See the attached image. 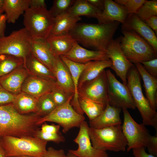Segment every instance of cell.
<instances>
[{
    "mask_svg": "<svg viewBox=\"0 0 157 157\" xmlns=\"http://www.w3.org/2000/svg\"><path fill=\"white\" fill-rule=\"evenodd\" d=\"M119 24L117 22L107 24L77 23L69 34L85 47L106 51Z\"/></svg>",
    "mask_w": 157,
    "mask_h": 157,
    "instance_id": "cell-1",
    "label": "cell"
},
{
    "mask_svg": "<svg viewBox=\"0 0 157 157\" xmlns=\"http://www.w3.org/2000/svg\"><path fill=\"white\" fill-rule=\"evenodd\" d=\"M0 140L6 157L24 155L42 157L47 150V142L36 136H6L0 137Z\"/></svg>",
    "mask_w": 157,
    "mask_h": 157,
    "instance_id": "cell-2",
    "label": "cell"
},
{
    "mask_svg": "<svg viewBox=\"0 0 157 157\" xmlns=\"http://www.w3.org/2000/svg\"><path fill=\"white\" fill-rule=\"evenodd\" d=\"M141 77L134 65L129 70L127 75V85L136 108L139 112L144 125L153 127L157 131V112L152 108L143 93Z\"/></svg>",
    "mask_w": 157,
    "mask_h": 157,
    "instance_id": "cell-3",
    "label": "cell"
},
{
    "mask_svg": "<svg viewBox=\"0 0 157 157\" xmlns=\"http://www.w3.org/2000/svg\"><path fill=\"white\" fill-rule=\"evenodd\" d=\"M121 48L131 63H141L157 58V53L145 40L132 30H122Z\"/></svg>",
    "mask_w": 157,
    "mask_h": 157,
    "instance_id": "cell-4",
    "label": "cell"
},
{
    "mask_svg": "<svg viewBox=\"0 0 157 157\" xmlns=\"http://www.w3.org/2000/svg\"><path fill=\"white\" fill-rule=\"evenodd\" d=\"M89 135L93 146L106 151H125L127 146L121 125L100 129L89 127Z\"/></svg>",
    "mask_w": 157,
    "mask_h": 157,
    "instance_id": "cell-5",
    "label": "cell"
},
{
    "mask_svg": "<svg viewBox=\"0 0 157 157\" xmlns=\"http://www.w3.org/2000/svg\"><path fill=\"white\" fill-rule=\"evenodd\" d=\"M23 24L32 39L46 40L54 24V18L47 8H28L23 14Z\"/></svg>",
    "mask_w": 157,
    "mask_h": 157,
    "instance_id": "cell-6",
    "label": "cell"
},
{
    "mask_svg": "<svg viewBox=\"0 0 157 157\" xmlns=\"http://www.w3.org/2000/svg\"><path fill=\"white\" fill-rule=\"evenodd\" d=\"M32 39L24 28L14 31L8 36L0 38V55L22 58L24 64L26 57L31 53Z\"/></svg>",
    "mask_w": 157,
    "mask_h": 157,
    "instance_id": "cell-7",
    "label": "cell"
},
{
    "mask_svg": "<svg viewBox=\"0 0 157 157\" xmlns=\"http://www.w3.org/2000/svg\"><path fill=\"white\" fill-rule=\"evenodd\" d=\"M73 96H70L63 104L57 107L50 114L41 117L38 124L39 126L46 122L56 123L63 128V132L66 133L74 127L79 128L85 121L83 115L78 113L71 104Z\"/></svg>",
    "mask_w": 157,
    "mask_h": 157,
    "instance_id": "cell-8",
    "label": "cell"
},
{
    "mask_svg": "<svg viewBox=\"0 0 157 157\" xmlns=\"http://www.w3.org/2000/svg\"><path fill=\"white\" fill-rule=\"evenodd\" d=\"M124 121L122 129L127 142V152L133 149L147 148L151 135L145 126L137 123L127 109H122Z\"/></svg>",
    "mask_w": 157,
    "mask_h": 157,
    "instance_id": "cell-9",
    "label": "cell"
},
{
    "mask_svg": "<svg viewBox=\"0 0 157 157\" xmlns=\"http://www.w3.org/2000/svg\"><path fill=\"white\" fill-rule=\"evenodd\" d=\"M106 72L108 103L121 109H135L136 107L127 85L119 81L110 70L107 69Z\"/></svg>",
    "mask_w": 157,
    "mask_h": 157,
    "instance_id": "cell-10",
    "label": "cell"
},
{
    "mask_svg": "<svg viewBox=\"0 0 157 157\" xmlns=\"http://www.w3.org/2000/svg\"><path fill=\"white\" fill-rule=\"evenodd\" d=\"M23 118L12 104L0 106V137H16L22 128Z\"/></svg>",
    "mask_w": 157,
    "mask_h": 157,
    "instance_id": "cell-11",
    "label": "cell"
},
{
    "mask_svg": "<svg viewBox=\"0 0 157 157\" xmlns=\"http://www.w3.org/2000/svg\"><path fill=\"white\" fill-rule=\"evenodd\" d=\"M120 37L113 39L108 46L106 51L111 60L110 67L121 79L123 83L127 85V75L129 69L134 65L126 58L120 45Z\"/></svg>",
    "mask_w": 157,
    "mask_h": 157,
    "instance_id": "cell-12",
    "label": "cell"
},
{
    "mask_svg": "<svg viewBox=\"0 0 157 157\" xmlns=\"http://www.w3.org/2000/svg\"><path fill=\"white\" fill-rule=\"evenodd\" d=\"M78 94L106 106L108 100L106 71L95 79L84 84L78 88Z\"/></svg>",
    "mask_w": 157,
    "mask_h": 157,
    "instance_id": "cell-13",
    "label": "cell"
},
{
    "mask_svg": "<svg viewBox=\"0 0 157 157\" xmlns=\"http://www.w3.org/2000/svg\"><path fill=\"white\" fill-rule=\"evenodd\" d=\"M89 127L85 121L81 123L78 134L74 140L78 148L69 151L77 157H108L106 151L97 149L92 145L89 134Z\"/></svg>",
    "mask_w": 157,
    "mask_h": 157,
    "instance_id": "cell-14",
    "label": "cell"
},
{
    "mask_svg": "<svg viewBox=\"0 0 157 157\" xmlns=\"http://www.w3.org/2000/svg\"><path fill=\"white\" fill-rule=\"evenodd\" d=\"M122 30H132L147 41L157 52V37L155 32L136 14L128 15Z\"/></svg>",
    "mask_w": 157,
    "mask_h": 157,
    "instance_id": "cell-15",
    "label": "cell"
},
{
    "mask_svg": "<svg viewBox=\"0 0 157 157\" xmlns=\"http://www.w3.org/2000/svg\"><path fill=\"white\" fill-rule=\"evenodd\" d=\"M55 82L54 80L29 75L23 84L22 91L38 99L51 92Z\"/></svg>",
    "mask_w": 157,
    "mask_h": 157,
    "instance_id": "cell-16",
    "label": "cell"
},
{
    "mask_svg": "<svg viewBox=\"0 0 157 157\" xmlns=\"http://www.w3.org/2000/svg\"><path fill=\"white\" fill-rule=\"evenodd\" d=\"M129 14L125 7L112 0H105L104 10L98 15L99 23L117 22L123 24Z\"/></svg>",
    "mask_w": 157,
    "mask_h": 157,
    "instance_id": "cell-17",
    "label": "cell"
},
{
    "mask_svg": "<svg viewBox=\"0 0 157 157\" xmlns=\"http://www.w3.org/2000/svg\"><path fill=\"white\" fill-rule=\"evenodd\" d=\"M63 56L73 61L81 64L109 59L106 51L89 50L82 47L77 42L69 52Z\"/></svg>",
    "mask_w": 157,
    "mask_h": 157,
    "instance_id": "cell-18",
    "label": "cell"
},
{
    "mask_svg": "<svg viewBox=\"0 0 157 157\" xmlns=\"http://www.w3.org/2000/svg\"><path fill=\"white\" fill-rule=\"evenodd\" d=\"M28 75L24 65L21 66L0 77V85L9 92L17 94L22 92L23 84Z\"/></svg>",
    "mask_w": 157,
    "mask_h": 157,
    "instance_id": "cell-19",
    "label": "cell"
},
{
    "mask_svg": "<svg viewBox=\"0 0 157 157\" xmlns=\"http://www.w3.org/2000/svg\"><path fill=\"white\" fill-rule=\"evenodd\" d=\"M121 109L110 105L108 103L101 113L93 120L89 121V127L100 129L121 125L120 117Z\"/></svg>",
    "mask_w": 157,
    "mask_h": 157,
    "instance_id": "cell-20",
    "label": "cell"
},
{
    "mask_svg": "<svg viewBox=\"0 0 157 157\" xmlns=\"http://www.w3.org/2000/svg\"><path fill=\"white\" fill-rule=\"evenodd\" d=\"M31 53L53 73L57 56L52 51L46 40L32 39Z\"/></svg>",
    "mask_w": 157,
    "mask_h": 157,
    "instance_id": "cell-21",
    "label": "cell"
},
{
    "mask_svg": "<svg viewBox=\"0 0 157 157\" xmlns=\"http://www.w3.org/2000/svg\"><path fill=\"white\" fill-rule=\"evenodd\" d=\"M53 73L56 84L69 96L73 95L74 88L70 71L60 56H57Z\"/></svg>",
    "mask_w": 157,
    "mask_h": 157,
    "instance_id": "cell-22",
    "label": "cell"
},
{
    "mask_svg": "<svg viewBox=\"0 0 157 157\" xmlns=\"http://www.w3.org/2000/svg\"><path fill=\"white\" fill-rule=\"evenodd\" d=\"M60 57L68 68L73 82L74 93L71 101V104L78 113L83 115L84 113L81 109L78 102V83L81 74L85 67L87 63H78L71 60L64 56H61Z\"/></svg>",
    "mask_w": 157,
    "mask_h": 157,
    "instance_id": "cell-23",
    "label": "cell"
},
{
    "mask_svg": "<svg viewBox=\"0 0 157 157\" xmlns=\"http://www.w3.org/2000/svg\"><path fill=\"white\" fill-rule=\"evenodd\" d=\"M143 82L146 96L152 108L157 109V78L149 74L140 63H135Z\"/></svg>",
    "mask_w": 157,
    "mask_h": 157,
    "instance_id": "cell-24",
    "label": "cell"
},
{
    "mask_svg": "<svg viewBox=\"0 0 157 157\" xmlns=\"http://www.w3.org/2000/svg\"><path fill=\"white\" fill-rule=\"evenodd\" d=\"M111 65V61L110 59L92 61L87 63L79 78L78 88L85 83L96 78L105 69L110 68Z\"/></svg>",
    "mask_w": 157,
    "mask_h": 157,
    "instance_id": "cell-25",
    "label": "cell"
},
{
    "mask_svg": "<svg viewBox=\"0 0 157 157\" xmlns=\"http://www.w3.org/2000/svg\"><path fill=\"white\" fill-rule=\"evenodd\" d=\"M46 41L54 54L59 56L68 53L77 42L69 34L49 36Z\"/></svg>",
    "mask_w": 157,
    "mask_h": 157,
    "instance_id": "cell-26",
    "label": "cell"
},
{
    "mask_svg": "<svg viewBox=\"0 0 157 157\" xmlns=\"http://www.w3.org/2000/svg\"><path fill=\"white\" fill-rule=\"evenodd\" d=\"M81 19L80 17H74L67 13L55 17L54 25L49 36L69 34Z\"/></svg>",
    "mask_w": 157,
    "mask_h": 157,
    "instance_id": "cell-27",
    "label": "cell"
},
{
    "mask_svg": "<svg viewBox=\"0 0 157 157\" xmlns=\"http://www.w3.org/2000/svg\"><path fill=\"white\" fill-rule=\"evenodd\" d=\"M23 65L29 75L56 81L53 73L31 53L26 57Z\"/></svg>",
    "mask_w": 157,
    "mask_h": 157,
    "instance_id": "cell-28",
    "label": "cell"
},
{
    "mask_svg": "<svg viewBox=\"0 0 157 157\" xmlns=\"http://www.w3.org/2000/svg\"><path fill=\"white\" fill-rule=\"evenodd\" d=\"M38 99L23 92L15 95L12 103L16 110L22 115L35 113Z\"/></svg>",
    "mask_w": 157,
    "mask_h": 157,
    "instance_id": "cell-29",
    "label": "cell"
},
{
    "mask_svg": "<svg viewBox=\"0 0 157 157\" xmlns=\"http://www.w3.org/2000/svg\"><path fill=\"white\" fill-rule=\"evenodd\" d=\"M28 8L29 0H4L3 9L7 22L15 23Z\"/></svg>",
    "mask_w": 157,
    "mask_h": 157,
    "instance_id": "cell-30",
    "label": "cell"
},
{
    "mask_svg": "<svg viewBox=\"0 0 157 157\" xmlns=\"http://www.w3.org/2000/svg\"><path fill=\"white\" fill-rule=\"evenodd\" d=\"M101 11L90 4L87 0H76L67 13L74 17L84 16L97 18Z\"/></svg>",
    "mask_w": 157,
    "mask_h": 157,
    "instance_id": "cell-31",
    "label": "cell"
},
{
    "mask_svg": "<svg viewBox=\"0 0 157 157\" xmlns=\"http://www.w3.org/2000/svg\"><path fill=\"white\" fill-rule=\"evenodd\" d=\"M80 107L84 113L91 121L98 116L104 109L106 106L94 101L81 94H78Z\"/></svg>",
    "mask_w": 157,
    "mask_h": 157,
    "instance_id": "cell-32",
    "label": "cell"
},
{
    "mask_svg": "<svg viewBox=\"0 0 157 157\" xmlns=\"http://www.w3.org/2000/svg\"><path fill=\"white\" fill-rule=\"evenodd\" d=\"M24 59L22 58L7 54L0 55V77L24 65Z\"/></svg>",
    "mask_w": 157,
    "mask_h": 157,
    "instance_id": "cell-33",
    "label": "cell"
},
{
    "mask_svg": "<svg viewBox=\"0 0 157 157\" xmlns=\"http://www.w3.org/2000/svg\"><path fill=\"white\" fill-rule=\"evenodd\" d=\"M56 107L51 92L48 93L38 99L35 113L41 117H44L50 114Z\"/></svg>",
    "mask_w": 157,
    "mask_h": 157,
    "instance_id": "cell-34",
    "label": "cell"
},
{
    "mask_svg": "<svg viewBox=\"0 0 157 157\" xmlns=\"http://www.w3.org/2000/svg\"><path fill=\"white\" fill-rule=\"evenodd\" d=\"M145 22L150 17L157 15V1H146L136 14Z\"/></svg>",
    "mask_w": 157,
    "mask_h": 157,
    "instance_id": "cell-35",
    "label": "cell"
},
{
    "mask_svg": "<svg viewBox=\"0 0 157 157\" xmlns=\"http://www.w3.org/2000/svg\"><path fill=\"white\" fill-rule=\"evenodd\" d=\"M76 0H55L49 11L52 15L55 17L66 13Z\"/></svg>",
    "mask_w": 157,
    "mask_h": 157,
    "instance_id": "cell-36",
    "label": "cell"
},
{
    "mask_svg": "<svg viewBox=\"0 0 157 157\" xmlns=\"http://www.w3.org/2000/svg\"><path fill=\"white\" fill-rule=\"evenodd\" d=\"M145 0H115L118 4L124 6L129 14H136L137 11L146 1Z\"/></svg>",
    "mask_w": 157,
    "mask_h": 157,
    "instance_id": "cell-37",
    "label": "cell"
},
{
    "mask_svg": "<svg viewBox=\"0 0 157 157\" xmlns=\"http://www.w3.org/2000/svg\"><path fill=\"white\" fill-rule=\"evenodd\" d=\"M51 93L53 99L57 107L62 105L65 103L69 97L71 96H68L56 84V82Z\"/></svg>",
    "mask_w": 157,
    "mask_h": 157,
    "instance_id": "cell-38",
    "label": "cell"
},
{
    "mask_svg": "<svg viewBox=\"0 0 157 157\" xmlns=\"http://www.w3.org/2000/svg\"><path fill=\"white\" fill-rule=\"evenodd\" d=\"M35 136L47 142L52 141L56 143L64 142L65 140L60 132L55 133H45L42 131L40 129L37 131Z\"/></svg>",
    "mask_w": 157,
    "mask_h": 157,
    "instance_id": "cell-39",
    "label": "cell"
},
{
    "mask_svg": "<svg viewBox=\"0 0 157 157\" xmlns=\"http://www.w3.org/2000/svg\"><path fill=\"white\" fill-rule=\"evenodd\" d=\"M147 72L151 76L157 78V58L142 62L140 63Z\"/></svg>",
    "mask_w": 157,
    "mask_h": 157,
    "instance_id": "cell-40",
    "label": "cell"
},
{
    "mask_svg": "<svg viewBox=\"0 0 157 157\" xmlns=\"http://www.w3.org/2000/svg\"><path fill=\"white\" fill-rule=\"evenodd\" d=\"M15 96L0 85V106L12 103Z\"/></svg>",
    "mask_w": 157,
    "mask_h": 157,
    "instance_id": "cell-41",
    "label": "cell"
},
{
    "mask_svg": "<svg viewBox=\"0 0 157 157\" xmlns=\"http://www.w3.org/2000/svg\"><path fill=\"white\" fill-rule=\"evenodd\" d=\"M42 157H67L63 149L57 150L50 147L47 149Z\"/></svg>",
    "mask_w": 157,
    "mask_h": 157,
    "instance_id": "cell-42",
    "label": "cell"
},
{
    "mask_svg": "<svg viewBox=\"0 0 157 157\" xmlns=\"http://www.w3.org/2000/svg\"><path fill=\"white\" fill-rule=\"evenodd\" d=\"M147 148L149 153L157 157V132H156V134L155 135L151 136Z\"/></svg>",
    "mask_w": 157,
    "mask_h": 157,
    "instance_id": "cell-43",
    "label": "cell"
},
{
    "mask_svg": "<svg viewBox=\"0 0 157 157\" xmlns=\"http://www.w3.org/2000/svg\"><path fill=\"white\" fill-rule=\"evenodd\" d=\"M60 126L58 124L56 125L53 124H49L44 122L42 124L40 129L44 132L55 133L59 132Z\"/></svg>",
    "mask_w": 157,
    "mask_h": 157,
    "instance_id": "cell-44",
    "label": "cell"
},
{
    "mask_svg": "<svg viewBox=\"0 0 157 157\" xmlns=\"http://www.w3.org/2000/svg\"><path fill=\"white\" fill-rule=\"evenodd\" d=\"M134 157H156L146 151L145 148L140 147L132 149Z\"/></svg>",
    "mask_w": 157,
    "mask_h": 157,
    "instance_id": "cell-45",
    "label": "cell"
},
{
    "mask_svg": "<svg viewBox=\"0 0 157 157\" xmlns=\"http://www.w3.org/2000/svg\"><path fill=\"white\" fill-rule=\"evenodd\" d=\"M157 35V16H154L144 22Z\"/></svg>",
    "mask_w": 157,
    "mask_h": 157,
    "instance_id": "cell-46",
    "label": "cell"
},
{
    "mask_svg": "<svg viewBox=\"0 0 157 157\" xmlns=\"http://www.w3.org/2000/svg\"><path fill=\"white\" fill-rule=\"evenodd\" d=\"M29 8H46L44 0H29Z\"/></svg>",
    "mask_w": 157,
    "mask_h": 157,
    "instance_id": "cell-47",
    "label": "cell"
},
{
    "mask_svg": "<svg viewBox=\"0 0 157 157\" xmlns=\"http://www.w3.org/2000/svg\"><path fill=\"white\" fill-rule=\"evenodd\" d=\"M7 22L5 14L0 15V38L5 36L4 33Z\"/></svg>",
    "mask_w": 157,
    "mask_h": 157,
    "instance_id": "cell-48",
    "label": "cell"
},
{
    "mask_svg": "<svg viewBox=\"0 0 157 157\" xmlns=\"http://www.w3.org/2000/svg\"><path fill=\"white\" fill-rule=\"evenodd\" d=\"M92 6L102 11L104 7L105 0H87Z\"/></svg>",
    "mask_w": 157,
    "mask_h": 157,
    "instance_id": "cell-49",
    "label": "cell"
},
{
    "mask_svg": "<svg viewBox=\"0 0 157 157\" xmlns=\"http://www.w3.org/2000/svg\"><path fill=\"white\" fill-rule=\"evenodd\" d=\"M0 157H6L5 152L2 147L0 140Z\"/></svg>",
    "mask_w": 157,
    "mask_h": 157,
    "instance_id": "cell-50",
    "label": "cell"
},
{
    "mask_svg": "<svg viewBox=\"0 0 157 157\" xmlns=\"http://www.w3.org/2000/svg\"><path fill=\"white\" fill-rule=\"evenodd\" d=\"M4 0H0V15L4 12L3 6Z\"/></svg>",
    "mask_w": 157,
    "mask_h": 157,
    "instance_id": "cell-51",
    "label": "cell"
},
{
    "mask_svg": "<svg viewBox=\"0 0 157 157\" xmlns=\"http://www.w3.org/2000/svg\"><path fill=\"white\" fill-rule=\"evenodd\" d=\"M66 156L67 157H77L69 151L66 155Z\"/></svg>",
    "mask_w": 157,
    "mask_h": 157,
    "instance_id": "cell-52",
    "label": "cell"
},
{
    "mask_svg": "<svg viewBox=\"0 0 157 157\" xmlns=\"http://www.w3.org/2000/svg\"><path fill=\"white\" fill-rule=\"evenodd\" d=\"M34 157L32 156H11V157Z\"/></svg>",
    "mask_w": 157,
    "mask_h": 157,
    "instance_id": "cell-53",
    "label": "cell"
}]
</instances>
